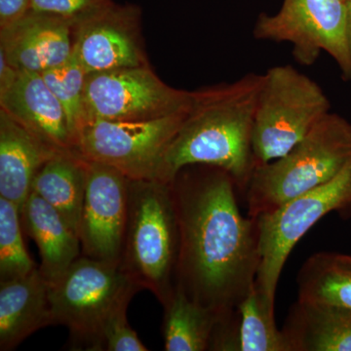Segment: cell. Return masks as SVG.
I'll list each match as a JSON object with an SVG mask.
<instances>
[{
  "instance_id": "obj_1",
  "label": "cell",
  "mask_w": 351,
  "mask_h": 351,
  "mask_svg": "<svg viewBox=\"0 0 351 351\" xmlns=\"http://www.w3.org/2000/svg\"><path fill=\"white\" fill-rule=\"evenodd\" d=\"M169 184L180 235L175 286L201 306L232 315L257 280L258 219L241 214L237 184L219 168L188 166Z\"/></svg>"
},
{
  "instance_id": "obj_2",
  "label": "cell",
  "mask_w": 351,
  "mask_h": 351,
  "mask_svg": "<svg viewBox=\"0 0 351 351\" xmlns=\"http://www.w3.org/2000/svg\"><path fill=\"white\" fill-rule=\"evenodd\" d=\"M262 75L193 92L191 107L164 154L158 181L184 167L207 165L230 175L244 195L256 168L253 129Z\"/></svg>"
},
{
  "instance_id": "obj_3",
  "label": "cell",
  "mask_w": 351,
  "mask_h": 351,
  "mask_svg": "<svg viewBox=\"0 0 351 351\" xmlns=\"http://www.w3.org/2000/svg\"><path fill=\"white\" fill-rule=\"evenodd\" d=\"M351 159V123L330 112L301 142L254 170L245 191L247 215L258 218L322 186Z\"/></svg>"
},
{
  "instance_id": "obj_4",
  "label": "cell",
  "mask_w": 351,
  "mask_h": 351,
  "mask_svg": "<svg viewBox=\"0 0 351 351\" xmlns=\"http://www.w3.org/2000/svg\"><path fill=\"white\" fill-rule=\"evenodd\" d=\"M180 235L169 182H128V210L120 267L161 304L175 289Z\"/></svg>"
},
{
  "instance_id": "obj_5",
  "label": "cell",
  "mask_w": 351,
  "mask_h": 351,
  "mask_svg": "<svg viewBox=\"0 0 351 351\" xmlns=\"http://www.w3.org/2000/svg\"><path fill=\"white\" fill-rule=\"evenodd\" d=\"M140 290L119 263L82 255L49 285L53 322L68 328L73 348L104 350L108 318Z\"/></svg>"
},
{
  "instance_id": "obj_6",
  "label": "cell",
  "mask_w": 351,
  "mask_h": 351,
  "mask_svg": "<svg viewBox=\"0 0 351 351\" xmlns=\"http://www.w3.org/2000/svg\"><path fill=\"white\" fill-rule=\"evenodd\" d=\"M331 112V103L317 82L290 64L262 75L253 129L256 167L293 149Z\"/></svg>"
},
{
  "instance_id": "obj_7",
  "label": "cell",
  "mask_w": 351,
  "mask_h": 351,
  "mask_svg": "<svg viewBox=\"0 0 351 351\" xmlns=\"http://www.w3.org/2000/svg\"><path fill=\"white\" fill-rule=\"evenodd\" d=\"M331 213L351 219V159L329 182L258 217L261 263L256 286L270 306L276 304L279 279L291 252L314 225Z\"/></svg>"
},
{
  "instance_id": "obj_8",
  "label": "cell",
  "mask_w": 351,
  "mask_h": 351,
  "mask_svg": "<svg viewBox=\"0 0 351 351\" xmlns=\"http://www.w3.org/2000/svg\"><path fill=\"white\" fill-rule=\"evenodd\" d=\"M253 34L261 40L290 43L293 56L302 66H313L326 52L343 78L351 80L345 0H284L274 15L261 14Z\"/></svg>"
},
{
  "instance_id": "obj_9",
  "label": "cell",
  "mask_w": 351,
  "mask_h": 351,
  "mask_svg": "<svg viewBox=\"0 0 351 351\" xmlns=\"http://www.w3.org/2000/svg\"><path fill=\"white\" fill-rule=\"evenodd\" d=\"M193 92L166 84L151 66L89 73L84 93L85 124L149 121L186 112Z\"/></svg>"
},
{
  "instance_id": "obj_10",
  "label": "cell",
  "mask_w": 351,
  "mask_h": 351,
  "mask_svg": "<svg viewBox=\"0 0 351 351\" xmlns=\"http://www.w3.org/2000/svg\"><path fill=\"white\" fill-rule=\"evenodd\" d=\"M186 112L149 121L90 122L78 134L75 149L87 160L112 166L128 179L158 180L164 154Z\"/></svg>"
},
{
  "instance_id": "obj_11",
  "label": "cell",
  "mask_w": 351,
  "mask_h": 351,
  "mask_svg": "<svg viewBox=\"0 0 351 351\" xmlns=\"http://www.w3.org/2000/svg\"><path fill=\"white\" fill-rule=\"evenodd\" d=\"M73 56L86 75L149 66L142 34V10L113 2L75 27Z\"/></svg>"
},
{
  "instance_id": "obj_12",
  "label": "cell",
  "mask_w": 351,
  "mask_h": 351,
  "mask_svg": "<svg viewBox=\"0 0 351 351\" xmlns=\"http://www.w3.org/2000/svg\"><path fill=\"white\" fill-rule=\"evenodd\" d=\"M128 182L125 175L112 166L88 160L80 226L83 255L120 262L128 210Z\"/></svg>"
},
{
  "instance_id": "obj_13",
  "label": "cell",
  "mask_w": 351,
  "mask_h": 351,
  "mask_svg": "<svg viewBox=\"0 0 351 351\" xmlns=\"http://www.w3.org/2000/svg\"><path fill=\"white\" fill-rule=\"evenodd\" d=\"M75 29L50 14L29 11L0 29V53L20 71L41 73L73 55Z\"/></svg>"
},
{
  "instance_id": "obj_14",
  "label": "cell",
  "mask_w": 351,
  "mask_h": 351,
  "mask_svg": "<svg viewBox=\"0 0 351 351\" xmlns=\"http://www.w3.org/2000/svg\"><path fill=\"white\" fill-rule=\"evenodd\" d=\"M0 110L58 151L75 149L66 112L40 73L19 71L0 93Z\"/></svg>"
},
{
  "instance_id": "obj_15",
  "label": "cell",
  "mask_w": 351,
  "mask_h": 351,
  "mask_svg": "<svg viewBox=\"0 0 351 351\" xmlns=\"http://www.w3.org/2000/svg\"><path fill=\"white\" fill-rule=\"evenodd\" d=\"M49 325H54L49 284L39 267L27 276L0 281V350H15Z\"/></svg>"
},
{
  "instance_id": "obj_16",
  "label": "cell",
  "mask_w": 351,
  "mask_h": 351,
  "mask_svg": "<svg viewBox=\"0 0 351 351\" xmlns=\"http://www.w3.org/2000/svg\"><path fill=\"white\" fill-rule=\"evenodd\" d=\"M57 152L0 110V197L21 209L39 170Z\"/></svg>"
},
{
  "instance_id": "obj_17",
  "label": "cell",
  "mask_w": 351,
  "mask_h": 351,
  "mask_svg": "<svg viewBox=\"0 0 351 351\" xmlns=\"http://www.w3.org/2000/svg\"><path fill=\"white\" fill-rule=\"evenodd\" d=\"M21 221L38 245L41 274L49 285L56 283L80 257V237L55 208L32 191L21 207Z\"/></svg>"
},
{
  "instance_id": "obj_18",
  "label": "cell",
  "mask_w": 351,
  "mask_h": 351,
  "mask_svg": "<svg viewBox=\"0 0 351 351\" xmlns=\"http://www.w3.org/2000/svg\"><path fill=\"white\" fill-rule=\"evenodd\" d=\"M281 330L290 351H351V309L297 301Z\"/></svg>"
},
{
  "instance_id": "obj_19",
  "label": "cell",
  "mask_w": 351,
  "mask_h": 351,
  "mask_svg": "<svg viewBox=\"0 0 351 351\" xmlns=\"http://www.w3.org/2000/svg\"><path fill=\"white\" fill-rule=\"evenodd\" d=\"M87 173L88 160L76 149L59 151L44 164L32 182V193L55 208L78 237Z\"/></svg>"
},
{
  "instance_id": "obj_20",
  "label": "cell",
  "mask_w": 351,
  "mask_h": 351,
  "mask_svg": "<svg viewBox=\"0 0 351 351\" xmlns=\"http://www.w3.org/2000/svg\"><path fill=\"white\" fill-rule=\"evenodd\" d=\"M298 301L351 309V254L316 252L297 276Z\"/></svg>"
},
{
  "instance_id": "obj_21",
  "label": "cell",
  "mask_w": 351,
  "mask_h": 351,
  "mask_svg": "<svg viewBox=\"0 0 351 351\" xmlns=\"http://www.w3.org/2000/svg\"><path fill=\"white\" fill-rule=\"evenodd\" d=\"M163 307L166 351L209 350L215 327L221 318L226 317L189 299L177 286Z\"/></svg>"
},
{
  "instance_id": "obj_22",
  "label": "cell",
  "mask_w": 351,
  "mask_h": 351,
  "mask_svg": "<svg viewBox=\"0 0 351 351\" xmlns=\"http://www.w3.org/2000/svg\"><path fill=\"white\" fill-rule=\"evenodd\" d=\"M240 351H290L282 330L274 319V306H270L255 285L240 302Z\"/></svg>"
},
{
  "instance_id": "obj_23",
  "label": "cell",
  "mask_w": 351,
  "mask_h": 351,
  "mask_svg": "<svg viewBox=\"0 0 351 351\" xmlns=\"http://www.w3.org/2000/svg\"><path fill=\"white\" fill-rule=\"evenodd\" d=\"M44 82L61 103L71 135L76 138L85 124L84 93L86 73L71 55L68 61L40 73Z\"/></svg>"
},
{
  "instance_id": "obj_24",
  "label": "cell",
  "mask_w": 351,
  "mask_h": 351,
  "mask_svg": "<svg viewBox=\"0 0 351 351\" xmlns=\"http://www.w3.org/2000/svg\"><path fill=\"white\" fill-rule=\"evenodd\" d=\"M21 209L0 197V281L27 276L38 267L25 248Z\"/></svg>"
},
{
  "instance_id": "obj_25",
  "label": "cell",
  "mask_w": 351,
  "mask_h": 351,
  "mask_svg": "<svg viewBox=\"0 0 351 351\" xmlns=\"http://www.w3.org/2000/svg\"><path fill=\"white\" fill-rule=\"evenodd\" d=\"M113 0H32L31 11L50 14L73 29L113 3Z\"/></svg>"
},
{
  "instance_id": "obj_26",
  "label": "cell",
  "mask_w": 351,
  "mask_h": 351,
  "mask_svg": "<svg viewBox=\"0 0 351 351\" xmlns=\"http://www.w3.org/2000/svg\"><path fill=\"white\" fill-rule=\"evenodd\" d=\"M129 304L119 307L108 318L103 330L104 350L107 351H147V346L132 329L127 319Z\"/></svg>"
},
{
  "instance_id": "obj_27",
  "label": "cell",
  "mask_w": 351,
  "mask_h": 351,
  "mask_svg": "<svg viewBox=\"0 0 351 351\" xmlns=\"http://www.w3.org/2000/svg\"><path fill=\"white\" fill-rule=\"evenodd\" d=\"M32 0H0V29L19 21L31 11Z\"/></svg>"
},
{
  "instance_id": "obj_28",
  "label": "cell",
  "mask_w": 351,
  "mask_h": 351,
  "mask_svg": "<svg viewBox=\"0 0 351 351\" xmlns=\"http://www.w3.org/2000/svg\"><path fill=\"white\" fill-rule=\"evenodd\" d=\"M19 71L11 66L5 56L0 53V93L11 86Z\"/></svg>"
},
{
  "instance_id": "obj_29",
  "label": "cell",
  "mask_w": 351,
  "mask_h": 351,
  "mask_svg": "<svg viewBox=\"0 0 351 351\" xmlns=\"http://www.w3.org/2000/svg\"><path fill=\"white\" fill-rule=\"evenodd\" d=\"M346 18H348V38L351 53V0H346Z\"/></svg>"
},
{
  "instance_id": "obj_30",
  "label": "cell",
  "mask_w": 351,
  "mask_h": 351,
  "mask_svg": "<svg viewBox=\"0 0 351 351\" xmlns=\"http://www.w3.org/2000/svg\"><path fill=\"white\" fill-rule=\"evenodd\" d=\"M345 1H346V0H345Z\"/></svg>"
}]
</instances>
